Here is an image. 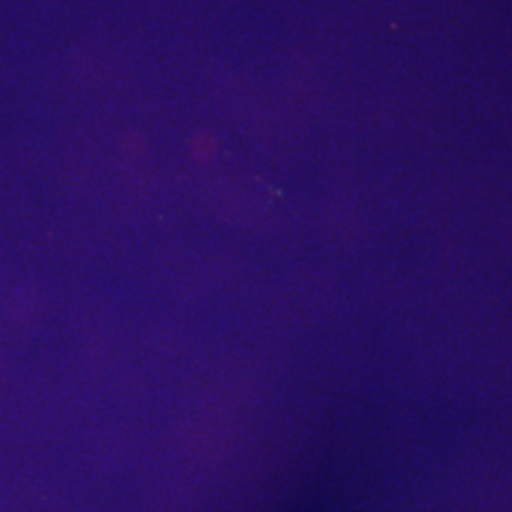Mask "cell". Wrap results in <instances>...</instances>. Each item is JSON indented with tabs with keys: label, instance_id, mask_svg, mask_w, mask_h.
I'll use <instances>...</instances> for the list:
<instances>
[]
</instances>
